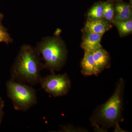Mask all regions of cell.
I'll list each match as a JSON object with an SVG mask.
<instances>
[{
  "label": "cell",
  "instance_id": "obj_15",
  "mask_svg": "<svg viewBox=\"0 0 132 132\" xmlns=\"http://www.w3.org/2000/svg\"><path fill=\"white\" fill-rule=\"evenodd\" d=\"M5 107V101L1 97H0V126L2 123L3 119L4 118V108Z\"/></svg>",
  "mask_w": 132,
  "mask_h": 132
},
{
  "label": "cell",
  "instance_id": "obj_16",
  "mask_svg": "<svg viewBox=\"0 0 132 132\" xmlns=\"http://www.w3.org/2000/svg\"><path fill=\"white\" fill-rule=\"evenodd\" d=\"M112 1H121V0H112Z\"/></svg>",
  "mask_w": 132,
  "mask_h": 132
},
{
  "label": "cell",
  "instance_id": "obj_10",
  "mask_svg": "<svg viewBox=\"0 0 132 132\" xmlns=\"http://www.w3.org/2000/svg\"><path fill=\"white\" fill-rule=\"evenodd\" d=\"M114 8V16L113 21L127 20L132 19L131 7L125 3H119Z\"/></svg>",
  "mask_w": 132,
  "mask_h": 132
},
{
  "label": "cell",
  "instance_id": "obj_3",
  "mask_svg": "<svg viewBox=\"0 0 132 132\" xmlns=\"http://www.w3.org/2000/svg\"><path fill=\"white\" fill-rule=\"evenodd\" d=\"M35 47L43 61V69L55 73L60 71L65 64L68 55L67 46L57 35L42 38Z\"/></svg>",
  "mask_w": 132,
  "mask_h": 132
},
{
  "label": "cell",
  "instance_id": "obj_7",
  "mask_svg": "<svg viewBox=\"0 0 132 132\" xmlns=\"http://www.w3.org/2000/svg\"><path fill=\"white\" fill-rule=\"evenodd\" d=\"M112 27L111 23L104 19L87 20L84 28L83 32H88L102 35Z\"/></svg>",
  "mask_w": 132,
  "mask_h": 132
},
{
  "label": "cell",
  "instance_id": "obj_1",
  "mask_svg": "<svg viewBox=\"0 0 132 132\" xmlns=\"http://www.w3.org/2000/svg\"><path fill=\"white\" fill-rule=\"evenodd\" d=\"M125 81L120 78L113 93L104 104L95 108L90 118L95 131L105 132L113 128L116 132L122 131L119 123L123 119V94Z\"/></svg>",
  "mask_w": 132,
  "mask_h": 132
},
{
  "label": "cell",
  "instance_id": "obj_12",
  "mask_svg": "<svg viewBox=\"0 0 132 132\" xmlns=\"http://www.w3.org/2000/svg\"><path fill=\"white\" fill-rule=\"evenodd\" d=\"M102 3L97 4L92 7L88 13V20H97L103 19Z\"/></svg>",
  "mask_w": 132,
  "mask_h": 132
},
{
  "label": "cell",
  "instance_id": "obj_14",
  "mask_svg": "<svg viewBox=\"0 0 132 132\" xmlns=\"http://www.w3.org/2000/svg\"><path fill=\"white\" fill-rule=\"evenodd\" d=\"M3 18L4 15L0 13V43H4L8 45L13 42V39L7 29L3 25Z\"/></svg>",
  "mask_w": 132,
  "mask_h": 132
},
{
  "label": "cell",
  "instance_id": "obj_2",
  "mask_svg": "<svg viewBox=\"0 0 132 132\" xmlns=\"http://www.w3.org/2000/svg\"><path fill=\"white\" fill-rule=\"evenodd\" d=\"M43 69L40 55L35 47L22 45L10 70L11 78L31 86L39 83Z\"/></svg>",
  "mask_w": 132,
  "mask_h": 132
},
{
  "label": "cell",
  "instance_id": "obj_13",
  "mask_svg": "<svg viewBox=\"0 0 132 132\" xmlns=\"http://www.w3.org/2000/svg\"><path fill=\"white\" fill-rule=\"evenodd\" d=\"M103 7V19L111 23L112 22L114 16V8L112 3L105 2L102 3Z\"/></svg>",
  "mask_w": 132,
  "mask_h": 132
},
{
  "label": "cell",
  "instance_id": "obj_6",
  "mask_svg": "<svg viewBox=\"0 0 132 132\" xmlns=\"http://www.w3.org/2000/svg\"><path fill=\"white\" fill-rule=\"evenodd\" d=\"M81 47L85 52H92L102 47L101 40L102 35L83 32Z\"/></svg>",
  "mask_w": 132,
  "mask_h": 132
},
{
  "label": "cell",
  "instance_id": "obj_5",
  "mask_svg": "<svg viewBox=\"0 0 132 132\" xmlns=\"http://www.w3.org/2000/svg\"><path fill=\"white\" fill-rule=\"evenodd\" d=\"M42 88L47 93L57 97L67 94L71 88V82L66 73L56 74L51 73L42 77L39 83Z\"/></svg>",
  "mask_w": 132,
  "mask_h": 132
},
{
  "label": "cell",
  "instance_id": "obj_17",
  "mask_svg": "<svg viewBox=\"0 0 132 132\" xmlns=\"http://www.w3.org/2000/svg\"><path fill=\"white\" fill-rule=\"evenodd\" d=\"M130 1H131V2L132 1V0H130Z\"/></svg>",
  "mask_w": 132,
  "mask_h": 132
},
{
  "label": "cell",
  "instance_id": "obj_8",
  "mask_svg": "<svg viewBox=\"0 0 132 132\" xmlns=\"http://www.w3.org/2000/svg\"><path fill=\"white\" fill-rule=\"evenodd\" d=\"M93 57L98 74L110 66V58L107 51L102 47L92 52Z\"/></svg>",
  "mask_w": 132,
  "mask_h": 132
},
{
  "label": "cell",
  "instance_id": "obj_11",
  "mask_svg": "<svg viewBox=\"0 0 132 132\" xmlns=\"http://www.w3.org/2000/svg\"><path fill=\"white\" fill-rule=\"evenodd\" d=\"M118 29L121 37L126 36L132 33V19L125 21H113L112 22Z\"/></svg>",
  "mask_w": 132,
  "mask_h": 132
},
{
  "label": "cell",
  "instance_id": "obj_4",
  "mask_svg": "<svg viewBox=\"0 0 132 132\" xmlns=\"http://www.w3.org/2000/svg\"><path fill=\"white\" fill-rule=\"evenodd\" d=\"M7 94L15 111L26 112L38 102L37 93L32 86L10 78L6 83Z\"/></svg>",
  "mask_w": 132,
  "mask_h": 132
},
{
  "label": "cell",
  "instance_id": "obj_9",
  "mask_svg": "<svg viewBox=\"0 0 132 132\" xmlns=\"http://www.w3.org/2000/svg\"><path fill=\"white\" fill-rule=\"evenodd\" d=\"M81 72L85 76H97L99 74L93 57L92 52H85L81 62Z\"/></svg>",
  "mask_w": 132,
  "mask_h": 132
}]
</instances>
